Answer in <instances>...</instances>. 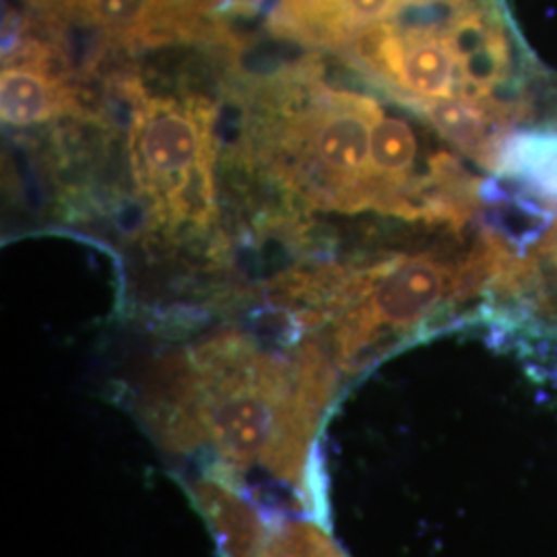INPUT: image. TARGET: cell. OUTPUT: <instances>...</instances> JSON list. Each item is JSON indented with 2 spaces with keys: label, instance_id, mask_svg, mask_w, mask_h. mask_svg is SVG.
Wrapping results in <instances>:
<instances>
[{
  "label": "cell",
  "instance_id": "obj_1",
  "mask_svg": "<svg viewBox=\"0 0 557 557\" xmlns=\"http://www.w3.org/2000/svg\"><path fill=\"white\" fill-rule=\"evenodd\" d=\"M337 388V370L319 343L273 351L223 331L158 359L140 380L143 425L176 457H205V473L242 487L260 475L314 508L312 446Z\"/></svg>",
  "mask_w": 557,
  "mask_h": 557
},
{
  "label": "cell",
  "instance_id": "obj_2",
  "mask_svg": "<svg viewBox=\"0 0 557 557\" xmlns=\"http://www.w3.org/2000/svg\"><path fill=\"white\" fill-rule=\"evenodd\" d=\"M246 149L314 209H376L372 133L384 114L363 94L320 83L299 64L255 89Z\"/></svg>",
  "mask_w": 557,
  "mask_h": 557
},
{
  "label": "cell",
  "instance_id": "obj_3",
  "mask_svg": "<svg viewBox=\"0 0 557 557\" xmlns=\"http://www.w3.org/2000/svg\"><path fill=\"white\" fill-rule=\"evenodd\" d=\"M499 271L502 252L485 236L460 264L419 255L380 260L347 275L331 335L337 366L356 370L393 338L438 320L444 308L475 296L478 289H492Z\"/></svg>",
  "mask_w": 557,
  "mask_h": 557
},
{
  "label": "cell",
  "instance_id": "obj_4",
  "mask_svg": "<svg viewBox=\"0 0 557 557\" xmlns=\"http://www.w3.org/2000/svg\"><path fill=\"white\" fill-rule=\"evenodd\" d=\"M131 103L128 156L133 178L153 220L209 232L218 223L215 108L199 96H147L124 85Z\"/></svg>",
  "mask_w": 557,
  "mask_h": 557
},
{
  "label": "cell",
  "instance_id": "obj_5",
  "mask_svg": "<svg viewBox=\"0 0 557 557\" xmlns=\"http://www.w3.org/2000/svg\"><path fill=\"white\" fill-rule=\"evenodd\" d=\"M213 7L211 0H77L75 20L122 48L176 41L232 44L225 27L211 15Z\"/></svg>",
  "mask_w": 557,
  "mask_h": 557
},
{
  "label": "cell",
  "instance_id": "obj_6",
  "mask_svg": "<svg viewBox=\"0 0 557 557\" xmlns=\"http://www.w3.org/2000/svg\"><path fill=\"white\" fill-rule=\"evenodd\" d=\"M54 52L40 40L4 44V69L0 77L2 122L34 126L59 119L77 108L75 89L54 71Z\"/></svg>",
  "mask_w": 557,
  "mask_h": 557
},
{
  "label": "cell",
  "instance_id": "obj_7",
  "mask_svg": "<svg viewBox=\"0 0 557 557\" xmlns=\"http://www.w3.org/2000/svg\"><path fill=\"white\" fill-rule=\"evenodd\" d=\"M190 494L207 520L223 557H255L269 533L257 504L246 492L220 475L202 473L190 483Z\"/></svg>",
  "mask_w": 557,
  "mask_h": 557
},
{
  "label": "cell",
  "instance_id": "obj_8",
  "mask_svg": "<svg viewBox=\"0 0 557 557\" xmlns=\"http://www.w3.org/2000/svg\"><path fill=\"white\" fill-rule=\"evenodd\" d=\"M255 557H345L314 522H289L278 518Z\"/></svg>",
  "mask_w": 557,
  "mask_h": 557
},
{
  "label": "cell",
  "instance_id": "obj_9",
  "mask_svg": "<svg viewBox=\"0 0 557 557\" xmlns=\"http://www.w3.org/2000/svg\"><path fill=\"white\" fill-rule=\"evenodd\" d=\"M29 7L40 11L50 23H64L75 20L77 0H27Z\"/></svg>",
  "mask_w": 557,
  "mask_h": 557
}]
</instances>
